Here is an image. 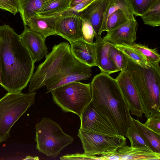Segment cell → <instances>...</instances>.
Instances as JSON below:
<instances>
[{"instance_id": "1", "label": "cell", "mask_w": 160, "mask_h": 160, "mask_svg": "<svg viewBox=\"0 0 160 160\" xmlns=\"http://www.w3.org/2000/svg\"><path fill=\"white\" fill-rule=\"evenodd\" d=\"M0 38L2 87L8 92H21L30 82L35 62L9 25L0 26Z\"/></svg>"}, {"instance_id": "2", "label": "cell", "mask_w": 160, "mask_h": 160, "mask_svg": "<svg viewBox=\"0 0 160 160\" xmlns=\"http://www.w3.org/2000/svg\"><path fill=\"white\" fill-rule=\"evenodd\" d=\"M90 84L94 108L118 135L124 136L132 124V117L115 79L101 72Z\"/></svg>"}, {"instance_id": "3", "label": "cell", "mask_w": 160, "mask_h": 160, "mask_svg": "<svg viewBox=\"0 0 160 160\" xmlns=\"http://www.w3.org/2000/svg\"><path fill=\"white\" fill-rule=\"evenodd\" d=\"M84 64L73 55L68 42L55 45L33 73L29 82V92L45 86L46 93L51 92L62 79Z\"/></svg>"}, {"instance_id": "4", "label": "cell", "mask_w": 160, "mask_h": 160, "mask_svg": "<svg viewBox=\"0 0 160 160\" xmlns=\"http://www.w3.org/2000/svg\"><path fill=\"white\" fill-rule=\"evenodd\" d=\"M128 58L127 70L136 88L143 113L147 118L160 117V68L143 67Z\"/></svg>"}, {"instance_id": "5", "label": "cell", "mask_w": 160, "mask_h": 160, "mask_svg": "<svg viewBox=\"0 0 160 160\" xmlns=\"http://www.w3.org/2000/svg\"><path fill=\"white\" fill-rule=\"evenodd\" d=\"M36 92H8L0 99V142L10 137L16 121L35 102Z\"/></svg>"}, {"instance_id": "6", "label": "cell", "mask_w": 160, "mask_h": 160, "mask_svg": "<svg viewBox=\"0 0 160 160\" xmlns=\"http://www.w3.org/2000/svg\"><path fill=\"white\" fill-rule=\"evenodd\" d=\"M54 102L65 112L79 118L92 100L90 84L79 81L60 86L51 91Z\"/></svg>"}, {"instance_id": "7", "label": "cell", "mask_w": 160, "mask_h": 160, "mask_svg": "<svg viewBox=\"0 0 160 160\" xmlns=\"http://www.w3.org/2000/svg\"><path fill=\"white\" fill-rule=\"evenodd\" d=\"M35 130L36 148L48 157L56 158L74 140L63 131L58 124L49 118H43L36 124Z\"/></svg>"}, {"instance_id": "8", "label": "cell", "mask_w": 160, "mask_h": 160, "mask_svg": "<svg viewBox=\"0 0 160 160\" xmlns=\"http://www.w3.org/2000/svg\"><path fill=\"white\" fill-rule=\"evenodd\" d=\"M78 136L82 144L84 153L92 156L100 155L110 151H117L126 145L124 136H108L89 132L80 128Z\"/></svg>"}, {"instance_id": "9", "label": "cell", "mask_w": 160, "mask_h": 160, "mask_svg": "<svg viewBox=\"0 0 160 160\" xmlns=\"http://www.w3.org/2000/svg\"><path fill=\"white\" fill-rule=\"evenodd\" d=\"M80 129L102 135H119L112 126L96 110L91 101L85 108L81 117Z\"/></svg>"}, {"instance_id": "10", "label": "cell", "mask_w": 160, "mask_h": 160, "mask_svg": "<svg viewBox=\"0 0 160 160\" xmlns=\"http://www.w3.org/2000/svg\"><path fill=\"white\" fill-rule=\"evenodd\" d=\"M82 19L78 14L68 10L58 15L56 21L57 35L69 43L82 38Z\"/></svg>"}, {"instance_id": "11", "label": "cell", "mask_w": 160, "mask_h": 160, "mask_svg": "<svg viewBox=\"0 0 160 160\" xmlns=\"http://www.w3.org/2000/svg\"><path fill=\"white\" fill-rule=\"evenodd\" d=\"M130 112L141 118L143 112L136 88L126 70L121 71L115 79Z\"/></svg>"}, {"instance_id": "12", "label": "cell", "mask_w": 160, "mask_h": 160, "mask_svg": "<svg viewBox=\"0 0 160 160\" xmlns=\"http://www.w3.org/2000/svg\"><path fill=\"white\" fill-rule=\"evenodd\" d=\"M138 26L135 19L129 20L118 28L107 32L102 39L112 45L131 46L137 39Z\"/></svg>"}, {"instance_id": "13", "label": "cell", "mask_w": 160, "mask_h": 160, "mask_svg": "<svg viewBox=\"0 0 160 160\" xmlns=\"http://www.w3.org/2000/svg\"><path fill=\"white\" fill-rule=\"evenodd\" d=\"M20 35L23 45L28 51L35 62H38L48 54V48L46 38L37 32L31 31L27 26Z\"/></svg>"}, {"instance_id": "14", "label": "cell", "mask_w": 160, "mask_h": 160, "mask_svg": "<svg viewBox=\"0 0 160 160\" xmlns=\"http://www.w3.org/2000/svg\"><path fill=\"white\" fill-rule=\"evenodd\" d=\"M109 0H97L78 13L82 19L88 21L95 32L96 38L101 37L100 31L104 12Z\"/></svg>"}, {"instance_id": "15", "label": "cell", "mask_w": 160, "mask_h": 160, "mask_svg": "<svg viewBox=\"0 0 160 160\" xmlns=\"http://www.w3.org/2000/svg\"><path fill=\"white\" fill-rule=\"evenodd\" d=\"M70 43L72 53L77 60L91 68L96 66L95 42L88 43L82 38Z\"/></svg>"}, {"instance_id": "16", "label": "cell", "mask_w": 160, "mask_h": 160, "mask_svg": "<svg viewBox=\"0 0 160 160\" xmlns=\"http://www.w3.org/2000/svg\"><path fill=\"white\" fill-rule=\"evenodd\" d=\"M95 42L96 66L99 68L101 72L110 75L120 71L109 55L111 44L104 41L101 37L96 38Z\"/></svg>"}, {"instance_id": "17", "label": "cell", "mask_w": 160, "mask_h": 160, "mask_svg": "<svg viewBox=\"0 0 160 160\" xmlns=\"http://www.w3.org/2000/svg\"><path fill=\"white\" fill-rule=\"evenodd\" d=\"M58 15L41 16L37 15L31 16L26 21V25L31 31L39 34L46 38L57 35L56 21Z\"/></svg>"}, {"instance_id": "18", "label": "cell", "mask_w": 160, "mask_h": 160, "mask_svg": "<svg viewBox=\"0 0 160 160\" xmlns=\"http://www.w3.org/2000/svg\"><path fill=\"white\" fill-rule=\"evenodd\" d=\"M120 160H160V153L144 146L138 147L124 145L117 151Z\"/></svg>"}, {"instance_id": "19", "label": "cell", "mask_w": 160, "mask_h": 160, "mask_svg": "<svg viewBox=\"0 0 160 160\" xmlns=\"http://www.w3.org/2000/svg\"><path fill=\"white\" fill-rule=\"evenodd\" d=\"M132 123L138 133L153 151L160 153V135H159L147 127L137 119L131 118Z\"/></svg>"}, {"instance_id": "20", "label": "cell", "mask_w": 160, "mask_h": 160, "mask_svg": "<svg viewBox=\"0 0 160 160\" xmlns=\"http://www.w3.org/2000/svg\"><path fill=\"white\" fill-rule=\"evenodd\" d=\"M118 9L122 10L129 20L135 19L131 5L128 0H109L106 9L103 13L102 22L100 33L105 31L106 21L108 17Z\"/></svg>"}, {"instance_id": "21", "label": "cell", "mask_w": 160, "mask_h": 160, "mask_svg": "<svg viewBox=\"0 0 160 160\" xmlns=\"http://www.w3.org/2000/svg\"><path fill=\"white\" fill-rule=\"evenodd\" d=\"M52 0H18L20 16L24 26L27 20L37 15L40 9Z\"/></svg>"}, {"instance_id": "22", "label": "cell", "mask_w": 160, "mask_h": 160, "mask_svg": "<svg viewBox=\"0 0 160 160\" xmlns=\"http://www.w3.org/2000/svg\"><path fill=\"white\" fill-rule=\"evenodd\" d=\"M71 0H52L43 7L37 15L50 16L60 15L71 8Z\"/></svg>"}, {"instance_id": "23", "label": "cell", "mask_w": 160, "mask_h": 160, "mask_svg": "<svg viewBox=\"0 0 160 160\" xmlns=\"http://www.w3.org/2000/svg\"><path fill=\"white\" fill-rule=\"evenodd\" d=\"M145 24L153 27L160 26V0H156L141 16Z\"/></svg>"}, {"instance_id": "24", "label": "cell", "mask_w": 160, "mask_h": 160, "mask_svg": "<svg viewBox=\"0 0 160 160\" xmlns=\"http://www.w3.org/2000/svg\"><path fill=\"white\" fill-rule=\"evenodd\" d=\"M112 45L121 51L127 57L141 66L145 68L150 66L151 64L140 53L130 46L120 45Z\"/></svg>"}, {"instance_id": "25", "label": "cell", "mask_w": 160, "mask_h": 160, "mask_svg": "<svg viewBox=\"0 0 160 160\" xmlns=\"http://www.w3.org/2000/svg\"><path fill=\"white\" fill-rule=\"evenodd\" d=\"M130 46L140 53L150 64H159L160 55L156 49H151L146 46L135 43Z\"/></svg>"}, {"instance_id": "26", "label": "cell", "mask_w": 160, "mask_h": 160, "mask_svg": "<svg viewBox=\"0 0 160 160\" xmlns=\"http://www.w3.org/2000/svg\"><path fill=\"white\" fill-rule=\"evenodd\" d=\"M128 20H129L122 10H116L108 17L106 24L105 31L107 32L114 29Z\"/></svg>"}, {"instance_id": "27", "label": "cell", "mask_w": 160, "mask_h": 160, "mask_svg": "<svg viewBox=\"0 0 160 160\" xmlns=\"http://www.w3.org/2000/svg\"><path fill=\"white\" fill-rule=\"evenodd\" d=\"M108 54L109 57L120 71L127 69L128 58L121 51L111 44Z\"/></svg>"}, {"instance_id": "28", "label": "cell", "mask_w": 160, "mask_h": 160, "mask_svg": "<svg viewBox=\"0 0 160 160\" xmlns=\"http://www.w3.org/2000/svg\"><path fill=\"white\" fill-rule=\"evenodd\" d=\"M136 16H141L156 0H128Z\"/></svg>"}, {"instance_id": "29", "label": "cell", "mask_w": 160, "mask_h": 160, "mask_svg": "<svg viewBox=\"0 0 160 160\" xmlns=\"http://www.w3.org/2000/svg\"><path fill=\"white\" fill-rule=\"evenodd\" d=\"M124 136L129 139L131 146L136 147L144 146L149 148L148 144L138 133L132 123Z\"/></svg>"}, {"instance_id": "30", "label": "cell", "mask_w": 160, "mask_h": 160, "mask_svg": "<svg viewBox=\"0 0 160 160\" xmlns=\"http://www.w3.org/2000/svg\"><path fill=\"white\" fill-rule=\"evenodd\" d=\"M82 38L87 42L92 43L95 32L91 24L88 20L82 19Z\"/></svg>"}, {"instance_id": "31", "label": "cell", "mask_w": 160, "mask_h": 160, "mask_svg": "<svg viewBox=\"0 0 160 160\" xmlns=\"http://www.w3.org/2000/svg\"><path fill=\"white\" fill-rule=\"evenodd\" d=\"M0 9L8 11L15 15L19 11L18 0H0Z\"/></svg>"}, {"instance_id": "32", "label": "cell", "mask_w": 160, "mask_h": 160, "mask_svg": "<svg viewBox=\"0 0 160 160\" xmlns=\"http://www.w3.org/2000/svg\"><path fill=\"white\" fill-rule=\"evenodd\" d=\"M97 0H71V8L68 10L78 14Z\"/></svg>"}, {"instance_id": "33", "label": "cell", "mask_w": 160, "mask_h": 160, "mask_svg": "<svg viewBox=\"0 0 160 160\" xmlns=\"http://www.w3.org/2000/svg\"><path fill=\"white\" fill-rule=\"evenodd\" d=\"M144 123L148 128L160 135V117H152L147 118Z\"/></svg>"}, {"instance_id": "34", "label": "cell", "mask_w": 160, "mask_h": 160, "mask_svg": "<svg viewBox=\"0 0 160 160\" xmlns=\"http://www.w3.org/2000/svg\"><path fill=\"white\" fill-rule=\"evenodd\" d=\"M117 151H109L96 156V160H120V158L117 154Z\"/></svg>"}, {"instance_id": "35", "label": "cell", "mask_w": 160, "mask_h": 160, "mask_svg": "<svg viewBox=\"0 0 160 160\" xmlns=\"http://www.w3.org/2000/svg\"><path fill=\"white\" fill-rule=\"evenodd\" d=\"M1 40L0 38V48L1 46ZM0 85L1 87L2 86V70H1V58H0Z\"/></svg>"}]
</instances>
